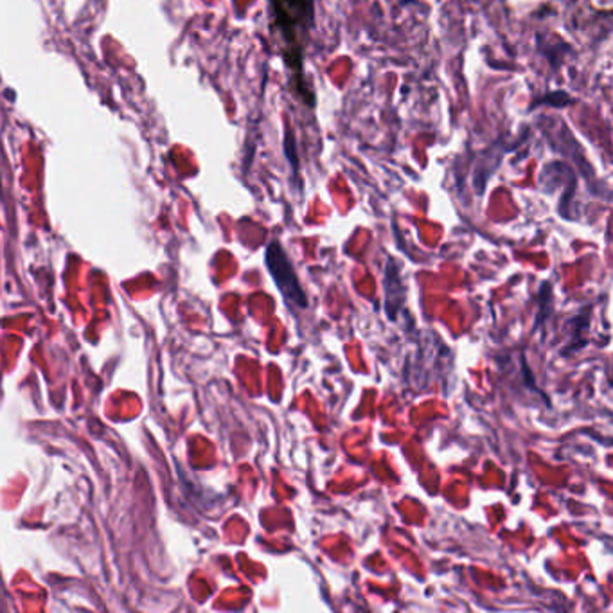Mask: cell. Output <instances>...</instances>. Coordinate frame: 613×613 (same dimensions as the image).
I'll use <instances>...</instances> for the list:
<instances>
[{"mask_svg": "<svg viewBox=\"0 0 613 613\" xmlns=\"http://www.w3.org/2000/svg\"><path fill=\"white\" fill-rule=\"evenodd\" d=\"M266 265H268L277 288L281 290L282 295L286 297V301L292 306H299V308L306 306L304 292H302L301 285L297 281L292 263H290L288 256H286V252L277 242H273L266 250Z\"/></svg>", "mask_w": 613, "mask_h": 613, "instance_id": "cell-1", "label": "cell"}]
</instances>
